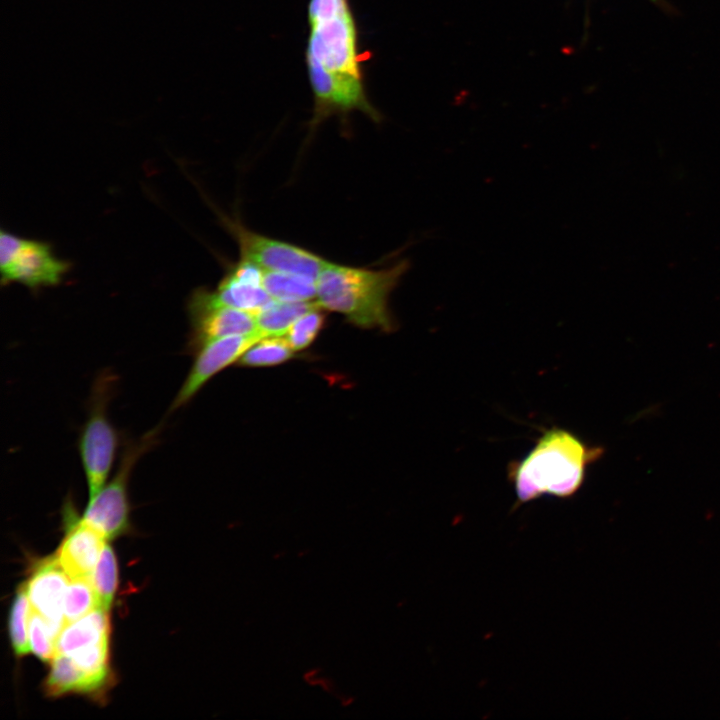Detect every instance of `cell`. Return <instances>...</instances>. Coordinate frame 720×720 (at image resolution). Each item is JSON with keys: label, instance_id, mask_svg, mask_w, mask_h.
I'll return each instance as SVG.
<instances>
[{"label": "cell", "instance_id": "7a4b0ae2", "mask_svg": "<svg viewBox=\"0 0 720 720\" xmlns=\"http://www.w3.org/2000/svg\"><path fill=\"white\" fill-rule=\"evenodd\" d=\"M603 449L589 446L562 428L546 430L533 449L509 467V479L520 503L543 495L573 496L582 486L589 465Z\"/></svg>", "mask_w": 720, "mask_h": 720}, {"label": "cell", "instance_id": "ffe728a7", "mask_svg": "<svg viewBox=\"0 0 720 720\" xmlns=\"http://www.w3.org/2000/svg\"><path fill=\"white\" fill-rule=\"evenodd\" d=\"M98 606L91 579H72L64 598V625L83 617Z\"/></svg>", "mask_w": 720, "mask_h": 720}, {"label": "cell", "instance_id": "d6986e66", "mask_svg": "<svg viewBox=\"0 0 720 720\" xmlns=\"http://www.w3.org/2000/svg\"><path fill=\"white\" fill-rule=\"evenodd\" d=\"M99 607L110 610L118 587V565L113 548L104 545L91 576Z\"/></svg>", "mask_w": 720, "mask_h": 720}, {"label": "cell", "instance_id": "e0dca14e", "mask_svg": "<svg viewBox=\"0 0 720 720\" xmlns=\"http://www.w3.org/2000/svg\"><path fill=\"white\" fill-rule=\"evenodd\" d=\"M295 357V351L291 348L286 338L281 336H268L261 338L237 361L241 367H268L288 361Z\"/></svg>", "mask_w": 720, "mask_h": 720}, {"label": "cell", "instance_id": "52a82bcc", "mask_svg": "<svg viewBox=\"0 0 720 720\" xmlns=\"http://www.w3.org/2000/svg\"><path fill=\"white\" fill-rule=\"evenodd\" d=\"M225 224L239 244L241 258L264 271L302 274L317 278L329 260L292 243L270 238L243 226L239 221Z\"/></svg>", "mask_w": 720, "mask_h": 720}, {"label": "cell", "instance_id": "3957f363", "mask_svg": "<svg viewBox=\"0 0 720 720\" xmlns=\"http://www.w3.org/2000/svg\"><path fill=\"white\" fill-rule=\"evenodd\" d=\"M406 268V262L369 269L328 261L316 278V302L357 327L391 332L395 325L388 300Z\"/></svg>", "mask_w": 720, "mask_h": 720}, {"label": "cell", "instance_id": "30bf717a", "mask_svg": "<svg viewBox=\"0 0 720 720\" xmlns=\"http://www.w3.org/2000/svg\"><path fill=\"white\" fill-rule=\"evenodd\" d=\"M72 504L70 499L65 503L67 531L55 557L70 580L91 579L106 539L82 518H76Z\"/></svg>", "mask_w": 720, "mask_h": 720}, {"label": "cell", "instance_id": "44dd1931", "mask_svg": "<svg viewBox=\"0 0 720 720\" xmlns=\"http://www.w3.org/2000/svg\"><path fill=\"white\" fill-rule=\"evenodd\" d=\"M322 308L317 305L301 315L286 332V339L295 352L309 347L322 330L325 315Z\"/></svg>", "mask_w": 720, "mask_h": 720}, {"label": "cell", "instance_id": "ba28073f", "mask_svg": "<svg viewBox=\"0 0 720 720\" xmlns=\"http://www.w3.org/2000/svg\"><path fill=\"white\" fill-rule=\"evenodd\" d=\"M188 314L191 334L187 347L193 353L217 338L260 334L255 314L220 304L212 291L204 288L195 290L190 296Z\"/></svg>", "mask_w": 720, "mask_h": 720}, {"label": "cell", "instance_id": "8992f818", "mask_svg": "<svg viewBox=\"0 0 720 720\" xmlns=\"http://www.w3.org/2000/svg\"><path fill=\"white\" fill-rule=\"evenodd\" d=\"M69 263L58 259L47 243L0 232L2 285L12 282L37 290L59 284Z\"/></svg>", "mask_w": 720, "mask_h": 720}, {"label": "cell", "instance_id": "7402d4cb", "mask_svg": "<svg viewBox=\"0 0 720 720\" xmlns=\"http://www.w3.org/2000/svg\"><path fill=\"white\" fill-rule=\"evenodd\" d=\"M29 646L43 662L51 661L56 653V636L47 621L33 610L29 622Z\"/></svg>", "mask_w": 720, "mask_h": 720}, {"label": "cell", "instance_id": "9c48e42d", "mask_svg": "<svg viewBox=\"0 0 720 720\" xmlns=\"http://www.w3.org/2000/svg\"><path fill=\"white\" fill-rule=\"evenodd\" d=\"M263 338L260 334L234 335L206 342L194 354L195 359L174 398L170 410L186 405L217 373L237 362L244 352Z\"/></svg>", "mask_w": 720, "mask_h": 720}, {"label": "cell", "instance_id": "277c9868", "mask_svg": "<svg viewBox=\"0 0 720 720\" xmlns=\"http://www.w3.org/2000/svg\"><path fill=\"white\" fill-rule=\"evenodd\" d=\"M114 376L100 375L92 390L90 408L78 440L89 499L106 484L115 462L119 434L107 416V403L112 392Z\"/></svg>", "mask_w": 720, "mask_h": 720}, {"label": "cell", "instance_id": "4fadbf2b", "mask_svg": "<svg viewBox=\"0 0 720 720\" xmlns=\"http://www.w3.org/2000/svg\"><path fill=\"white\" fill-rule=\"evenodd\" d=\"M109 611L96 607L83 617L63 626L56 638V653L68 655L110 639Z\"/></svg>", "mask_w": 720, "mask_h": 720}, {"label": "cell", "instance_id": "2e32d148", "mask_svg": "<svg viewBox=\"0 0 720 720\" xmlns=\"http://www.w3.org/2000/svg\"><path fill=\"white\" fill-rule=\"evenodd\" d=\"M263 287L275 300L312 301L317 296L316 278L302 274L264 271Z\"/></svg>", "mask_w": 720, "mask_h": 720}, {"label": "cell", "instance_id": "ac0fdd59", "mask_svg": "<svg viewBox=\"0 0 720 720\" xmlns=\"http://www.w3.org/2000/svg\"><path fill=\"white\" fill-rule=\"evenodd\" d=\"M32 608L27 594L26 583L17 588L9 614V636L14 653L25 656L30 650L29 622Z\"/></svg>", "mask_w": 720, "mask_h": 720}, {"label": "cell", "instance_id": "8fae6325", "mask_svg": "<svg viewBox=\"0 0 720 720\" xmlns=\"http://www.w3.org/2000/svg\"><path fill=\"white\" fill-rule=\"evenodd\" d=\"M69 580L54 555L38 562L26 582L32 610L47 621L56 638L64 626V598Z\"/></svg>", "mask_w": 720, "mask_h": 720}, {"label": "cell", "instance_id": "7c38bea8", "mask_svg": "<svg viewBox=\"0 0 720 720\" xmlns=\"http://www.w3.org/2000/svg\"><path fill=\"white\" fill-rule=\"evenodd\" d=\"M264 270L240 258L231 266L212 294L217 302L256 314L272 298L263 287Z\"/></svg>", "mask_w": 720, "mask_h": 720}, {"label": "cell", "instance_id": "9a60e30c", "mask_svg": "<svg viewBox=\"0 0 720 720\" xmlns=\"http://www.w3.org/2000/svg\"><path fill=\"white\" fill-rule=\"evenodd\" d=\"M319 305L312 301H281L272 299L255 314L261 336H282L304 313Z\"/></svg>", "mask_w": 720, "mask_h": 720}, {"label": "cell", "instance_id": "6da1fadb", "mask_svg": "<svg viewBox=\"0 0 720 720\" xmlns=\"http://www.w3.org/2000/svg\"><path fill=\"white\" fill-rule=\"evenodd\" d=\"M305 61L314 108L310 129L332 115L360 111L375 122L379 112L367 97L358 31L348 0H309Z\"/></svg>", "mask_w": 720, "mask_h": 720}, {"label": "cell", "instance_id": "5bb4252c", "mask_svg": "<svg viewBox=\"0 0 720 720\" xmlns=\"http://www.w3.org/2000/svg\"><path fill=\"white\" fill-rule=\"evenodd\" d=\"M50 670L45 681L49 696L68 693H95L98 686L68 656L55 653L50 661Z\"/></svg>", "mask_w": 720, "mask_h": 720}, {"label": "cell", "instance_id": "5b68a950", "mask_svg": "<svg viewBox=\"0 0 720 720\" xmlns=\"http://www.w3.org/2000/svg\"><path fill=\"white\" fill-rule=\"evenodd\" d=\"M157 435L158 430L154 429L137 441H127L114 476L89 499L82 520L106 540L122 535L129 528V477L139 458L155 444Z\"/></svg>", "mask_w": 720, "mask_h": 720}]
</instances>
